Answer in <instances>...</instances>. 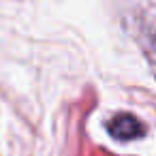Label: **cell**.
<instances>
[{"label": "cell", "instance_id": "obj_1", "mask_svg": "<svg viewBox=\"0 0 156 156\" xmlns=\"http://www.w3.org/2000/svg\"><path fill=\"white\" fill-rule=\"evenodd\" d=\"M107 128H109V135L118 141H130V139H137L143 135V124L137 118H133L130 113H122V115L109 120Z\"/></svg>", "mask_w": 156, "mask_h": 156}]
</instances>
